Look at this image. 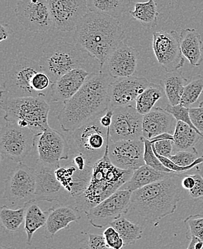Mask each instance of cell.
<instances>
[{
  "label": "cell",
  "mask_w": 203,
  "mask_h": 249,
  "mask_svg": "<svg viewBox=\"0 0 203 249\" xmlns=\"http://www.w3.org/2000/svg\"><path fill=\"white\" fill-rule=\"evenodd\" d=\"M9 33L7 28H4V25H0V42L6 40L8 37Z\"/></svg>",
  "instance_id": "obj_46"
},
{
  "label": "cell",
  "mask_w": 203,
  "mask_h": 249,
  "mask_svg": "<svg viewBox=\"0 0 203 249\" xmlns=\"http://www.w3.org/2000/svg\"><path fill=\"white\" fill-rule=\"evenodd\" d=\"M39 62L18 54L9 62L3 76L1 94L9 97H40L32 87L35 74L41 71Z\"/></svg>",
  "instance_id": "obj_8"
},
{
  "label": "cell",
  "mask_w": 203,
  "mask_h": 249,
  "mask_svg": "<svg viewBox=\"0 0 203 249\" xmlns=\"http://www.w3.org/2000/svg\"><path fill=\"white\" fill-rule=\"evenodd\" d=\"M153 148L155 152L162 156L169 158L174 148L173 134L165 133L151 139Z\"/></svg>",
  "instance_id": "obj_35"
},
{
  "label": "cell",
  "mask_w": 203,
  "mask_h": 249,
  "mask_svg": "<svg viewBox=\"0 0 203 249\" xmlns=\"http://www.w3.org/2000/svg\"><path fill=\"white\" fill-rule=\"evenodd\" d=\"M144 141L133 140L110 142L108 155L112 162L122 170H133L144 165Z\"/></svg>",
  "instance_id": "obj_18"
},
{
  "label": "cell",
  "mask_w": 203,
  "mask_h": 249,
  "mask_svg": "<svg viewBox=\"0 0 203 249\" xmlns=\"http://www.w3.org/2000/svg\"><path fill=\"white\" fill-rule=\"evenodd\" d=\"M90 74L83 68H77L62 75L51 86L50 102L64 103L70 99L81 89Z\"/></svg>",
  "instance_id": "obj_21"
},
{
  "label": "cell",
  "mask_w": 203,
  "mask_h": 249,
  "mask_svg": "<svg viewBox=\"0 0 203 249\" xmlns=\"http://www.w3.org/2000/svg\"><path fill=\"white\" fill-rule=\"evenodd\" d=\"M109 226H113L119 233L125 247L136 244L143 236V229L141 226L131 223L123 216L112 222Z\"/></svg>",
  "instance_id": "obj_31"
},
{
  "label": "cell",
  "mask_w": 203,
  "mask_h": 249,
  "mask_svg": "<svg viewBox=\"0 0 203 249\" xmlns=\"http://www.w3.org/2000/svg\"><path fill=\"white\" fill-rule=\"evenodd\" d=\"M57 168L37 161L36 167H34L37 176L35 200L51 203L57 201L62 204L71 205L69 195L63 189L56 176L55 170Z\"/></svg>",
  "instance_id": "obj_17"
},
{
  "label": "cell",
  "mask_w": 203,
  "mask_h": 249,
  "mask_svg": "<svg viewBox=\"0 0 203 249\" xmlns=\"http://www.w3.org/2000/svg\"><path fill=\"white\" fill-rule=\"evenodd\" d=\"M36 135L28 128L6 122L0 134L1 157L13 163L24 162L35 148Z\"/></svg>",
  "instance_id": "obj_10"
},
{
  "label": "cell",
  "mask_w": 203,
  "mask_h": 249,
  "mask_svg": "<svg viewBox=\"0 0 203 249\" xmlns=\"http://www.w3.org/2000/svg\"><path fill=\"white\" fill-rule=\"evenodd\" d=\"M89 0H48L54 27L61 32L75 30L89 12Z\"/></svg>",
  "instance_id": "obj_16"
},
{
  "label": "cell",
  "mask_w": 203,
  "mask_h": 249,
  "mask_svg": "<svg viewBox=\"0 0 203 249\" xmlns=\"http://www.w3.org/2000/svg\"><path fill=\"white\" fill-rule=\"evenodd\" d=\"M110 137L104 156L93 165L92 178L87 189L74 200V207L80 213L88 212L125 185L133 170H122L115 165L108 155Z\"/></svg>",
  "instance_id": "obj_4"
},
{
  "label": "cell",
  "mask_w": 203,
  "mask_h": 249,
  "mask_svg": "<svg viewBox=\"0 0 203 249\" xmlns=\"http://www.w3.org/2000/svg\"><path fill=\"white\" fill-rule=\"evenodd\" d=\"M113 111V122L110 127V140L113 142L124 140H133L143 137V115L136 107H118Z\"/></svg>",
  "instance_id": "obj_15"
},
{
  "label": "cell",
  "mask_w": 203,
  "mask_h": 249,
  "mask_svg": "<svg viewBox=\"0 0 203 249\" xmlns=\"http://www.w3.org/2000/svg\"><path fill=\"white\" fill-rule=\"evenodd\" d=\"M177 122L173 116L166 110L161 107H154L150 112L143 115V137L151 140L165 133L173 134Z\"/></svg>",
  "instance_id": "obj_22"
},
{
  "label": "cell",
  "mask_w": 203,
  "mask_h": 249,
  "mask_svg": "<svg viewBox=\"0 0 203 249\" xmlns=\"http://www.w3.org/2000/svg\"><path fill=\"white\" fill-rule=\"evenodd\" d=\"M48 211V218L44 226L47 238H54L59 231L67 229L70 223L78 222L81 218V213L70 205L59 203L50 208Z\"/></svg>",
  "instance_id": "obj_23"
},
{
  "label": "cell",
  "mask_w": 203,
  "mask_h": 249,
  "mask_svg": "<svg viewBox=\"0 0 203 249\" xmlns=\"http://www.w3.org/2000/svg\"><path fill=\"white\" fill-rule=\"evenodd\" d=\"M112 78L103 72L91 73L78 92L63 103L58 119L63 132L75 130L110 108Z\"/></svg>",
  "instance_id": "obj_1"
},
{
  "label": "cell",
  "mask_w": 203,
  "mask_h": 249,
  "mask_svg": "<svg viewBox=\"0 0 203 249\" xmlns=\"http://www.w3.org/2000/svg\"><path fill=\"white\" fill-rule=\"evenodd\" d=\"M182 187L186 191H190L195 185V179L192 175L184 177L181 181Z\"/></svg>",
  "instance_id": "obj_45"
},
{
  "label": "cell",
  "mask_w": 203,
  "mask_h": 249,
  "mask_svg": "<svg viewBox=\"0 0 203 249\" xmlns=\"http://www.w3.org/2000/svg\"><path fill=\"white\" fill-rule=\"evenodd\" d=\"M139 52L122 42L110 54L99 71L113 78L133 76L137 70Z\"/></svg>",
  "instance_id": "obj_19"
},
{
  "label": "cell",
  "mask_w": 203,
  "mask_h": 249,
  "mask_svg": "<svg viewBox=\"0 0 203 249\" xmlns=\"http://www.w3.org/2000/svg\"><path fill=\"white\" fill-rule=\"evenodd\" d=\"M37 176L33 167L24 162L15 163L4 179L1 207L20 208L35 200Z\"/></svg>",
  "instance_id": "obj_7"
},
{
  "label": "cell",
  "mask_w": 203,
  "mask_h": 249,
  "mask_svg": "<svg viewBox=\"0 0 203 249\" xmlns=\"http://www.w3.org/2000/svg\"><path fill=\"white\" fill-rule=\"evenodd\" d=\"M178 174L133 192L131 208L155 226L162 218L172 215L181 198L182 184Z\"/></svg>",
  "instance_id": "obj_3"
},
{
  "label": "cell",
  "mask_w": 203,
  "mask_h": 249,
  "mask_svg": "<svg viewBox=\"0 0 203 249\" xmlns=\"http://www.w3.org/2000/svg\"><path fill=\"white\" fill-rule=\"evenodd\" d=\"M203 93V76L196 75L186 84L180 104L188 107L195 104Z\"/></svg>",
  "instance_id": "obj_34"
},
{
  "label": "cell",
  "mask_w": 203,
  "mask_h": 249,
  "mask_svg": "<svg viewBox=\"0 0 203 249\" xmlns=\"http://www.w3.org/2000/svg\"><path fill=\"white\" fill-rule=\"evenodd\" d=\"M37 201L31 200L25 204V231L27 234V244L31 245L33 235L41 228L44 227L48 218V211H43L38 205Z\"/></svg>",
  "instance_id": "obj_27"
},
{
  "label": "cell",
  "mask_w": 203,
  "mask_h": 249,
  "mask_svg": "<svg viewBox=\"0 0 203 249\" xmlns=\"http://www.w3.org/2000/svg\"><path fill=\"white\" fill-rule=\"evenodd\" d=\"M113 111L111 108H109L106 112L102 115L101 117V124L104 128H109L111 126L113 122Z\"/></svg>",
  "instance_id": "obj_44"
},
{
  "label": "cell",
  "mask_w": 203,
  "mask_h": 249,
  "mask_svg": "<svg viewBox=\"0 0 203 249\" xmlns=\"http://www.w3.org/2000/svg\"><path fill=\"white\" fill-rule=\"evenodd\" d=\"M180 46L184 58L193 67L202 64L203 41L200 33L194 28H186L181 30L180 34Z\"/></svg>",
  "instance_id": "obj_24"
},
{
  "label": "cell",
  "mask_w": 203,
  "mask_h": 249,
  "mask_svg": "<svg viewBox=\"0 0 203 249\" xmlns=\"http://www.w3.org/2000/svg\"><path fill=\"white\" fill-rule=\"evenodd\" d=\"M129 13L132 18L140 22L146 28H155L158 23L160 13L157 10V4L154 0L136 3L134 10H131Z\"/></svg>",
  "instance_id": "obj_30"
},
{
  "label": "cell",
  "mask_w": 203,
  "mask_h": 249,
  "mask_svg": "<svg viewBox=\"0 0 203 249\" xmlns=\"http://www.w3.org/2000/svg\"><path fill=\"white\" fill-rule=\"evenodd\" d=\"M195 179V185L188 191L189 197L192 200H203V175L198 173L192 175Z\"/></svg>",
  "instance_id": "obj_42"
},
{
  "label": "cell",
  "mask_w": 203,
  "mask_h": 249,
  "mask_svg": "<svg viewBox=\"0 0 203 249\" xmlns=\"http://www.w3.org/2000/svg\"><path fill=\"white\" fill-rule=\"evenodd\" d=\"M177 174V173L161 172L150 166L144 164L133 171V175L128 182L121 189L134 192L146 185L160 181Z\"/></svg>",
  "instance_id": "obj_25"
},
{
  "label": "cell",
  "mask_w": 203,
  "mask_h": 249,
  "mask_svg": "<svg viewBox=\"0 0 203 249\" xmlns=\"http://www.w3.org/2000/svg\"><path fill=\"white\" fill-rule=\"evenodd\" d=\"M82 53L76 44L54 43L43 50L39 64L42 71L48 74L54 83L73 69L82 68L85 60Z\"/></svg>",
  "instance_id": "obj_9"
},
{
  "label": "cell",
  "mask_w": 203,
  "mask_h": 249,
  "mask_svg": "<svg viewBox=\"0 0 203 249\" xmlns=\"http://www.w3.org/2000/svg\"><path fill=\"white\" fill-rule=\"evenodd\" d=\"M184 224L187 229L186 233L187 240L195 237L203 241V215H189L184 220Z\"/></svg>",
  "instance_id": "obj_36"
},
{
  "label": "cell",
  "mask_w": 203,
  "mask_h": 249,
  "mask_svg": "<svg viewBox=\"0 0 203 249\" xmlns=\"http://www.w3.org/2000/svg\"><path fill=\"white\" fill-rule=\"evenodd\" d=\"M84 247L92 249H110L103 234H89Z\"/></svg>",
  "instance_id": "obj_43"
},
{
  "label": "cell",
  "mask_w": 203,
  "mask_h": 249,
  "mask_svg": "<svg viewBox=\"0 0 203 249\" xmlns=\"http://www.w3.org/2000/svg\"><path fill=\"white\" fill-rule=\"evenodd\" d=\"M102 115L89 121L75 130L66 132L69 133L66 136L70 152L81 154L92 166L104 156L110 137V127L104 128L101 124Z\"/></svg>",
  "instance_id": "obj_6"
},
{
  "label": "cell",
  "mask_w": 203,
  "mask_h": 249,
  "mask_svg": "<svg viewBox=\"0 0 203 249\" xmlns=\"http://www.w3.org/2000/svg\"><path fill=\"white\" fill-rule=\"evenodd\" d=\"M151 83L144 77L133 76L115 78L110 89V108L133 106L139 95Z\"/></svg>",
  "instance_id": "obj_20"
},
{
  "label": "cell",
  "mask_w": 203,
  "mask_h": 249,
  "mask_svg": "<svg viewBox=\"0 0 203 249\" xmlns=\"http://www.w3.org/2000/svg\"><path fill=\"white\" fill-rule=\"evenodd\" d=\"M189 115L194 126L203 136V102L196 108H189Z\"/></svg>",
  "instance_id": "obj_41"
},
{
  "label": "cell",
  "mask_w": 203,
  "mask_h": 249,
  "mask_svg": "<svg viewBox=\"0 0 203 249\" xmlns=\"http://www.w3.org/2000/svg\"><path fill=\"white\" fill-rule=\"evenodd\" d=\"M38 160L46 165L58 167L61 161L70 158V147L67 137L62 133L49 129L36 135Z\"/></svg>",
  "instance_id": "obj_13"
},
{
  "label": "cell",
  "mask_w": 203,
  "mask_h": 249,
  "mask_svg": "<svg viewBox=\"0 0 203 249\" xmlns=\"http://www.w3.org/2000/svg\"><path fill=\"white\" fill-rule=\"evenodd\" d=\"M131 191L118 190L86 213L89 223L97 229H103L123 216L131 208Z\"/></svg>",
  "instance_id": "obj_11"
},
{
  "label": "cell",
  "mask_w": 203,
  "mask_h": 249,
  "mask_svg": "<svg viewBox=\"0 0 203 249\" xmlns=\"http://www.w3.org/2000/svg\"><path fill=\"white\" fill-rule=\"evenodd\" d=\"M152 48L157 61L165 71L180 70L184 66L185 58L180 46V34L176 30L154 32Z\"/></svg>",
  "instance_id": "obj_12"
},
{
  "label": "cell",
  "mask_w": 203,
  "mask_h": 249,
  "mask_svg": "<svg viewBox=\"0 0 203 249\" xmlns=\"http://www.w3.org/2000/svg\"><path fill=\"white\" fill-rule=\"evenodd\" d=\"M163 92L162 86L151 83V85L142 92L136 99L135 107L137 111L142 115L148 114L160 100Z\"/></svg>",
  "instance_id": "obj_32"
},
{
  "label": "cell",
  "mask_w": 203,
  "mask_h": 249,
  "mask_svg": "<svg viewBox=\"0 0 203 249\" xmlns=\"http://www.w3.org/2000/svg\"><path fill=\"white\" fill-rule=\"evenodd\" d=\"M144 141V161L145 164L161 172H165V173H174L169 169L166 168L159 159L158 157L156 155L153 149L152 142L151 140H148L143 137Z\"/></svg>",
  "instance_id": "obj_37"
},
{
  "label": "cell",
  "mask_w": 203,
  "mask_h": 249,
  "mask_svg": "<svg viewBox=\"0 0 203 249\" xmlns=\"http://www.w3.org/2000/svg\"><path fill=\"white\" fill-rule=\"evenodd\" d=\"M1 108L4 112L5 122L28 128L36 134L51 128L48 124L51 107L44 98L9 97L1 94Z\"/></svg>",
  "instance_id": "obj_5"
},
{
  "label": "cell",
  "mask_w": 203,
  "mask_h": 249,
  "mask_svg": "<svg viewBox=\"0 0 203 249\" xmlns=\"http://www.w3.org/2000/svg\"><path fill=\"white\" fill-rule=\"evenodd\" d=\"M15 13L18 22L28 31L45 33L54 26L48 0H20Z\"/></svg>",
  "instance_id": "obj_14"
},
{
  "label": "cell",
  "mask_w": 203,
  "mask_h": 249,
  "mask_svg": "<svg viewBox=\"0 0 203 249\" xmlns=\"http://www.w3.org/2000/svg\"><path fill=\"white\" fill-rule=\"evenodd\" d=\"M202 136L188 124L183 122H177L173 134L174 147L177 150H189L194 149Z\"/></svg>",
  "instance_id": "obj_29"
},
{
  "label": "cell",
  "mask_w": 203,
  "mask_h": 249,
  "mask_svg": "<svg viewBox=\"0 0 203 249\" xmlns=\"http://www.w3.org/2000/svg\"><path fill=\"white\" fill-rule=\"evenodd\" d=\"M169 159L177 165L187 167L193 164L199 158L198 152L195 148L189 150H179L177 153L171 155Z\"/></svg>",
  "instance_id": "obj_39"
},
{
  "label": "cell",
  "mask_w": 203,
  "mask_h": 249,
  "mask_svg": "<svg viewBox=\"0 0 203 249\" xmlns=\"http://www.w3.org/2000/svg\"><path fill=\"white\" fill-rule=\"evenodd\" d=\"M125 39V31L117 18L89 11L77 24L75 44L98 60L100 69L107 57Z\"/></svg>",
  "instance_id": "obj_2"
},
{
  "label": "cell",
  "mask_w": 203,
  "mask_h": 249,
  "mask_svg": "<svg viewBox=\"0 0 203 249\" xmlns=\"http://www.w3.org/2000/svg\"><path fill=\"white\" fill-rule=\"evenodd\" d=\"M165 95L171 105H177L181 102L184 88L187 79L180 70L166 72L160 81Z\"/></svg>",
  "instance_id": "obj_26"
},
{
  "label": "cell",
  "mask_w": 203,
  "mask_h": 249,
  "mask_svg": "<svg viewBox=\"0 0 203 249\" xmlns=\"http://www.w3.org/2000/svg\"><path fill=\"white\" fill-rule=\"evenodd\" d=\"M164 109L166 110L167 112H169V114H172L174 117V119L177 120V122L180 121V122L188 124L189 126H192L194 129H195L197 132L199 133L203 138V134L194 126L192 121H191L190 115H189V108H188V107H184V106L180 104L174 106L168 104Z\"/></svg>",
  "instance_id": "obj_38"
},
{
  "label": "cell",
  "mask_w": 203,
  "mask_h": 249,
  "mask_svg": "<svg viewBox=\"0 0 203 249\" xmlns=\"http://www.w3.org/2000/svg\"><path fill=\"white\" fill-rule=\"evenodd\" d=\"M25 205L20 208L1 207L0 212L1 225L7 231L13 233L18 231L21 225L25 222Z\"/></svg>",
  "instance_id": "obj_33"
},
{
  "label": "cell",
  "mask_w": 203,
  "mask_h": 249,
  "mask_svg": "<svg viewBox=\"0 0 203 249\" xmlns=\"http://www.w3.org/2000/svg\"><path fill=\"white\" fill-rule=\"evenodd\" d=\"M131 6V0H89V11L118 18Z\"/></svg>",
  "instance_id": "obj_28"
},
{
  "label": "cell",
  "mask_w": 203,
  "mask_h": 249,
  "mask_svg": "<svg viewBox=\"0 0 203 249\" xmlns=\"http://www.w3.org/2000/svg\"><path fill=\"white\" fill-rule=\"evenodd\" d=\"M106 242L109 248L112 249H121L124 246L123 240L121 238L119 233L113 226H110L103 233Z\"/></svg>",
  "instance_id": "obj_40"
}]
</instances>
